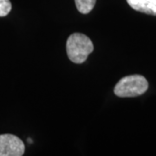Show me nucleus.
Returning a JSON list of instances; mask_svg holds the SVG:
<instances>
[{
  "label": "nucleus",
  "mask_w": 156,
  "mask_h": 156,
  "mask_svg": "<svg viewBox=\"0 0 156 156\" xmlns=\"http://www.w3.org/2000/svg\"><path fill=\"white\" fill-rule=\"evenodd\" d=\"M148 89V83L140 75L122 78L115 87L114 92L119 97H135L143 95Z\"/></svg>",
  "instance_id": "obj_2"
},
{
  "label": "nucleus",
  "mask_w": 156,
  "mask_h": 156,
  "mask_svg": "<svg viewBox=\"0 0 156 156\" xmlns=\"http://www.w3.org/2000/svg\"><path fill=\"white\" fill-rule=\"evenodd\" d=\"M12 9L10 0H0V17H5Z\"/></svg>",
  "instance_id": "obj_6"
},
{
  "label": "nucleus",
  "mask_w": 156,
  "mask_h": 156,
  "mask_svg": "<svg viewBox=\"0 0 156 156\" xmlns=\"http://www.w3.org/2000/svg\"><path fill=\"white\" fill-rule=\"evenodd\" d=\"M25 147L17 136L5 134L0 135V156H22Z\"/></svg>",
  "instance_id": "obj_3"
},
{
  "label": "nucleus",
  "mask_w": 156,
  "mask_h": 156,
  "mask_svg": "<svg viewBox=\"0 0 156 156\" xmlns=\"http://www.w3.org/2000/svg\"><path fill=\"white\" fill-rule=\"evenodd\" d=\"M78 11L82 14H88L95 7L96 0H75Z\"/></svg>",
  "instance_id": "obj_5"
},
{
  "label": "nucleus",
  "mask_w": 156,
  "mask_h": 156,
  "mask_svg": "<svg viewBox=\"0 0 156 156\" xmlns=\"http://www.w3.org/2000/svg\"><path fill=\"white\" fill-rule=\"evenodd\" d=\"M66 50L70 61L75 63H83L94 50V45L86 35L73 33L68 38Z\"/></svg>",
  "instance_id": "obj_1"
},
{
  "label": "nucleus",
  "mask_w": 156,
  "mask_h": 156,
  "mask_svg": "<svg viewBox=\"0 0 156 156\" xmlns=\"http://www.w3.org/2000/svg\"><path fill=\"white\" fill-rule=\"evenodd\" d=\"M134 10L156 16V0H127Z\"/></svg>",
  "instance_id": "obj_4"
}]
</instances>
